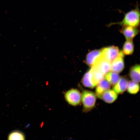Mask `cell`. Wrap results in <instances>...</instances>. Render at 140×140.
<instances>
[{
  "mask_svg": "<svg viewBox=\"0 0 140 140\" xmlns=\"http://www.w3.org/2000/svg\"><path fill=\"white\" fill-rule=\"evenodd\" d=\"M120 78V76L117 73L113 72L108 73L105 77V79L112 85L116 83Z\"/></svg>",
  "mask_w": 140,
  "mask_h": 140,
  "instance_id": "obj_15",
  "label": "cell"
},
{
  "mask_svg": "<svg viewBox=\"0 0 140 140\" xmlns=\"http://www.w3.org/2000/svg\"><path fill=\"white\" fill-rule=\"evenodd\" d=\"M92 74V80L93 84L95 87L103 79L105 75L96 67L92 66L90 69Z\"/></svg>",
  "mask_w": 140,
  "mask_h": 140,
  "instance_id": "obj_10",
  "label": "cell"
},
{
  "mask_svg": "<svg viewBox=\"0 0 140 140\" xmlns=\"http://www.w3.org/2000/svg\"><path fill=\"white\" fill-rule=\"evenodd\" d=\"M8 139L9 140H24L25 137L24 133L22 131L18 130H13L9 134Z\"/></svg>",
  "mask_w": 140,
  "mask_h": 140,
  "instance_id": "obj_16",
  "label": "cell"
},
{
  "mask_svg": "<svg viewBox=\"0 0 140 140\" xmlns=\"http://www.w3.org/2000/svg\"><path fill=\"white\" fill-rule=\"evenodd\" d=\"M119 30L127 40H132L139 32L138 27L129 26H122Z\"/></svg>",
  "mask_w": 140,
  "mask_h": 140,
  "instance_id": "obj_7",
  "label": "cell"
},
{
  "mask_svg": "<svg viewBox=\"0 0 140 140\" xmlns=\"http://www.w3.org/2000/svg\"><path fill=\"white\" fill-rule=\"evenodd\" d=\"M134 50V46L132 40H127L124 43L123 48V52L125 54H131Z\"/></svg>",
  "mask_w": 140,
  "mask_h": 140,
  "instance_id": "obj_17",
  "label": "cell"
},
{
  "mask_svg": "<svg viewBox=\"0 0 140 140\" xmlns=\"http://www.w3.org/2000/svg\"><path fill=\"white\" fill-rule=\"evenodd\" d=\"M117 97L118 94L113 89H109L104 92L99 98L107 103H111L115 101Z\"/></svg>",
  "mask_w": 140,
  "mask_h": 140,
  "instance_id": "obj_9",
  "label": "cell"
},
{
  "mask_svg": "<svg viewBox=\"0 0 140 140\" xmlns=\"http://www.w3.org/2000/svg\"><path fill=\"white\" fill-rule=\"evenodd\" d=\"M97 86L95 94L99 98L104 92L110 89V84L105 79L101 80Z\"/></svg>",
  "mask_w": 140,
  "mask_h": 140,
  "instance_id": "obj_12",
  "label": "cell"
},
{
  "mask_svg": "<svg viewBox=\"0 0 140 140\" xmlns=\"http://www.w3.org/2000/svg\"><path fill=\"white\" fill-rule=\"evenodd\" d=\"M129 76L132 80L137 83L140 81V66L136 65L130 69L129 72Z\"/></svg>",
  "mask_w": 140,
  "mask_h": 140,
  "instance_id": "obj_13",
  "label": "cell"
},
{
  "mask_svg": "<svg viewBox=\"0 0 140 140\" xmlns=\"http://www.w3.org/2000/svg\"><path fill=\"white\" fill-rule=\"evenodd\" d=\"M111 65V62L101 55L96 59L92 66L96 67L105 75L110 71Z\"/></svg>",
  "mask_w": 140,
  "mask_h": 140,
  "instance_id": "obj_4",
  "label": "cell"
},
{
  "mask_svg": "<svg viewBox=\"0 0 140 140\" xmlns=\"http://www.w3.org/2000/svg\"><path fill=\"white\" fill-rule=\"evenodd\" d=\"M96 96L94 92L87 90H85L82 92L81 99L84 112L90 111L95 107L96 101Z\"/></svg>",
  "mask_w": 140,
  "mask_h": 140,
  "instance_id": "obj_2",
  "label": "cell"
},
{
  "mask_svg": "<svg viewBox=\"0 0 140 140\" xmlns=\"http://www.w3.org/2000/svg\"><path fill=\"white\" fill-rule=\"evenodd\" d=\"M64 97L68 103L75 106L79 104L81 102V94L78 90L72 89L66 92Z\"/></svg>",
  "mask_w": 140,
  "mask_h": 140,
  "instance_id": "obj_3",
  "label": "cell"
},
{
  "mask_svg": "<svg viewBox=\"0 0 140 140\" xmlns=\"http://www.w3.org/2000/svg\"><path fill=\"white\" fill-rule=\"evenodd\" d=\"M101 50V55L110 62L117 56L119 52L118 47L114 46L104 47Z\"/></svg>",
  "mask_w": 140,
  "mask_h": 140,
  "instance_id": "obj_5",
  "label": "cell"
},
{
  "mask_svg": "<svg viewBox=\"0 0 140 140\" xmlns=\"http://www.w3.org/2000/svg\"><path fill=\"white\" fill-rule=\"evenodd\" d=\"M140 11L138 5L135 8L124 14V17L120 22H111L107 25L109 27L114 25H118L122 26H129L138 27L140 24Z\"/></svg>",
  "mask_w": 140,
  "mask_h": 140,
  "instance_id": "obj_1",
  "label": "cell"
},
{
  "mask_svg": "<svg viewBox=\"0 0 140 140\" xmlns=\"http://www.w3.org/2000/svg\"><path fill=\"white\" fill-rule=\"evenodd\" d=\"M81 82L83 85L86 87L90 88L94 87L92 82V74L90 69L84 74Z\"/></svg>",
  "mask_w": 140,
  "mask_h": 140,
  "instance_id": "obj_14",
  "label": "cell"
},
{
  "mask_svg": "<svg viewBox=\"0 0 140 140\" xmlns=\"http://www.w3.org/2000/svg\"><path fill=\"white\" fill-rule=\"evenodd\" d=\"M124 56L123 51L119 52L117 56L111 63L110 70L111 71L117 73L122 71L124 67Z\"/></svg>",
  "mask_w": 140,
  "mask_h": 140,
  "instance_id": "obj_6",
  "label": "cell"
},
{
  "mask_svg": "<svg viewBox=\"0 0 140 140\" xmlns=\"http://www.w3.org/2000/svg\"><path fill=\"white\" fill-rule=\"evenodd\" d=\"M128 82L126 77L122 76L120 78L118 82L114 85L113 89L117 94H122L127 89Z\"/></svg>",
  "mask_w": 140,
  "mask_h": 140,
  "instance_id": "obj_8",
  "label": "cell"
},
{
  "mask_svg": "<svg viewBox=\"0 0 140 140\" xmlns=\"http://www.w3.org/2000/svg\"><path fill=\"white\" fill-rule=\"evenodd\" d=\"M101 50H95L89 52L86 56L85 62L88 66L92 67L96 59L101 55Z\"/></svg>",
  "mask_w": 140,
  "mask_h": 140,
  "instance_id": "obj_11",
  "label": "cell"
},
{
  "mask_svg": "<svg viewBox=\"0 0 140 140\" xmlns=\"http://www.w3.org/2000/svg\"><path fill=\"white\" fill-rule=\"evenodd\" d=\"M139 84L132 81L128 82L127 89L128 92L129 94H135L139 92Z\"/></svg>",
  "mask_w": 140,
  "mask_h": 140,
  "instance_id": "obj_18",
  "label": "cell"
}]
</instances>
